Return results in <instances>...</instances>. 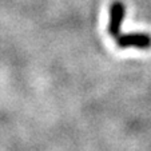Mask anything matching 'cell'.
<instances>
[{
	"label": "cell",
	"instance_id": "6da1fadb",
	"mask_svg": "<svg viewBox=\"0 0 151 151\" xmlns=\"http://www.w3.org/2000/svg\"><path fill=\"white\" fill-rule=\"evenodd\" d=\"M116 44L119 48L135 47L140 50H147L151 47V35L143 32H132V34H120L116 37Z\"/></svg>",
	"mask_w": 151,
	"mask_h": 151
},
{
	"label": "cell",
	"instance_id": "7a4b0ae2",
	"mask_svg": "<svg viewBox=\"0 0 151 151\" xmlns=\"http://www.w3.org/2000/svg\"><path fill=\"white\" fill-rule=\"evenodd\" d=\"M126 15V7L123 1L120 0H114L110 6V22H109V34L112 37L116 39L122 34V23L124 20Z\"/></svg>",
	"mask_w": 151,
	"mask_h": 151
}]
</instances>
